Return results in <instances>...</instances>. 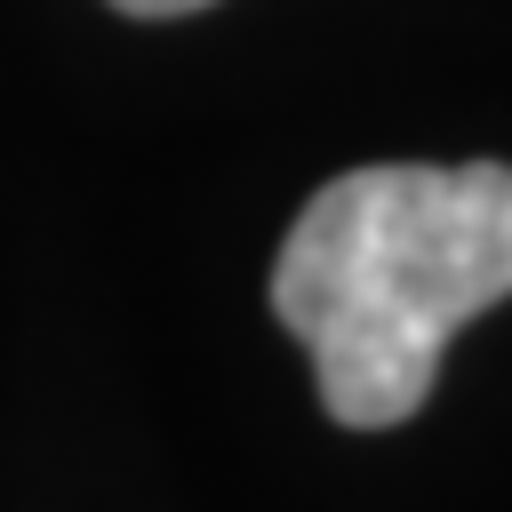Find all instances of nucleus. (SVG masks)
Masks as SVG:
<instances>
[{"mask_svg": "<svg viewBox=\"0 0 512 512\" xmlns=\"http://www.w3.org/2000/svg\"><path fill=\"white\" fill-rule=\"evenodd\" d=\"M512 296V168L384 160L320 184L280 256L272 320L304 344L320 408L392 432L432 400L440 352Z\"/></svg>", "mask_w": 512, "mask_h": 512, "instance_id": "obj_1", "label": "nucleus"}, {"mask_svg": "<svg viewBox=\"0 0 512 512\" xmlns=\"http://www.w3.org/2000/svg\"><path fill=\"white\" fill-rule=\"evenodd\" d=\"M120 16H192V8H216V0H112Z\"/></svg>", "mask_w": 512, "mask_h": 512, "instance_id": "obj_2", "label": "nucleus"}]
</instances>
